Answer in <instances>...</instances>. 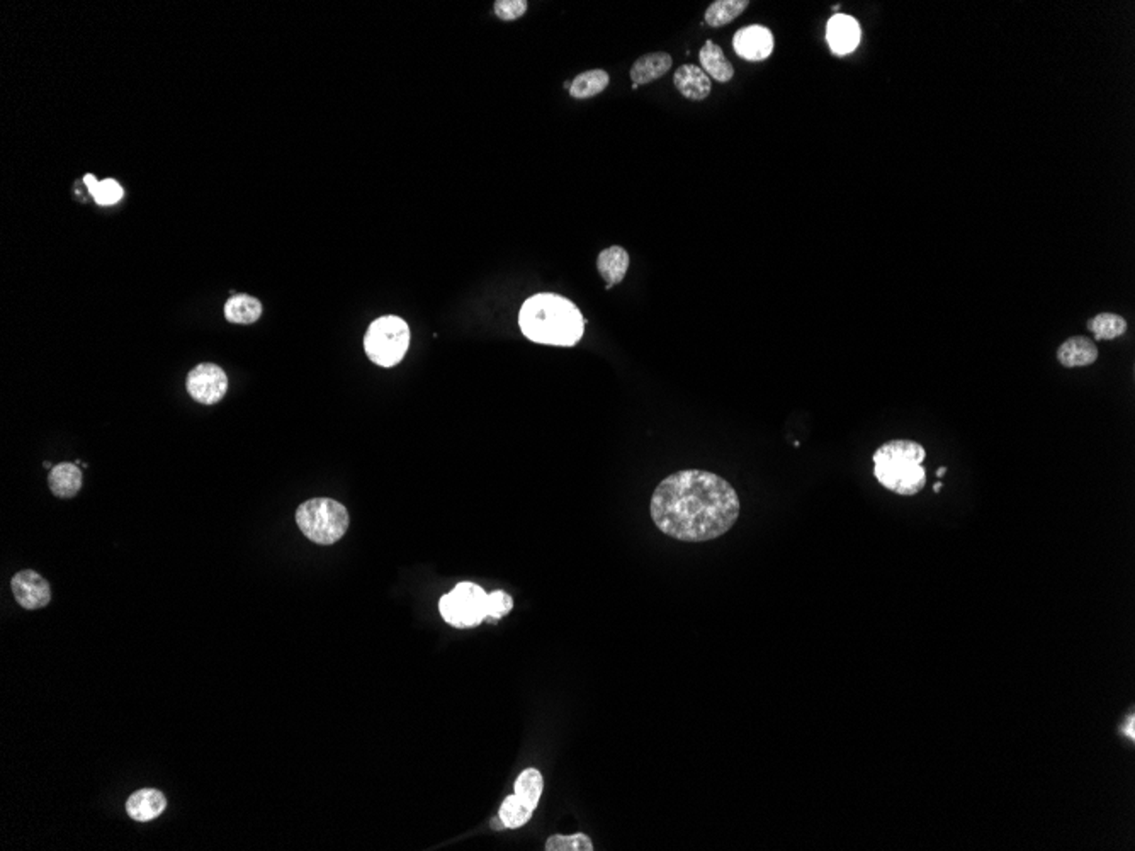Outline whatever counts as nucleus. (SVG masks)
Segmentation results:
<instances>
[{"label": "nucleus", "mask_w": 1135, "mask_h": 851, "mask_svg": "<svg viewBox=\"0 0 1135 851\" xmlns=\"http://www.w3.org/2000/svg\"><path fill=\"white\" fill-rule=\"evenodd\" d=\"M649 512L664 536L681 542H707L733 529L741 504L724 478L709 471L683 470L656 487Z\"/></svg>", "instance_id": "1"}, {"label": "nucleus", "mask_w": 1135, "mask_h": 851, "mask_svg": "<svg viewBox=\"0 0 1135 851\" xmlns=\"http://www.w3.org/2000/svg\"><path fill=\"white\" fill-rule=\"evenodd\" d=\"M519 327L534 344L575 347L583 338L585 320L577 305L563 296H530L519 313Z\"/></svg>", "instance_id": "2"}, {"label": "nucleus", "mask_w": 1135, "mask_h": 851, "mask_svg": "<svg viewBox=\"0 0 1135 851\" xmlns=\"http://www.w3.org/2000/svg\"><path fill=\"white\" fill-rule=\"evenodd\" d=\"M925 447L913 440H891L873 454L877 481L901 496H913L926 485Z\"/></svg>", "instance_id": "3"}, {"label": "nucleus", "mask_w": 1135, "mask_h": 851, "mask_svg": "<svg viewBox=\"0 0 1135 851\" xmlns=\"http://www.w3.org/2000/svg\"><path fill=\"white\" fill-rule=\"evenodd\" d=\"M296 523L303 536L320 546H332L349 529V512L332 498H313L299 505Z\"/></svg>", "instance_id": "4"}, {"label": "nucleus", "mask_w": 1135, "mask_h": 851, "mask_svg": "<svg viewBox=\"0 0 1135 851\" xmlns=\"http://www.w3.org/2000/svg\"><path fill=\"white\" fill-rule=\"evenodd\" d=\"M410 347V329L400 316H381L374 320L364 337L367 357L380 367L402 363Z\"/></svg>", "instance_id": "5"}, {"label": "nucleus", "mask_w": 1135, "mask_h": 851, "mask_svg": "<svg viewBox=\"0 0 1135 851\" xmlns=\"http://www.w3.org/2000/svg\"><path fill=\"white\" fill-rule=\"evenodd\" d=\"M488 593L476 583H459L455 590L444 595L438 602L442 619L449 626L470 629L487 621Z\"/></svg>", "instance_id": "6"}, {"label": "nucleus", "mask_w": 1135, "mask_h": 851, "mask_svg": "<svg viewBox=\"0 0 1135 851\" xmlns=\"http://www.w3.org/2000/svg\"><path fill=\"white\" fill-rule=\"evenodd\" d=\"M186 388L191 398L203 405H214L223 400L228 391L227 372L218 364L196 365L188 374Z\"/></svg>", "instance_id": "7"}, {"label": "nucleus", "mask_w": 1135, "mask_h": 851, "mask_svg": "<svg viewBox=\"0 0 1135 851\" xmlns=\"http://www.w3.org/2000/svg\"><path fill=\"white\" fill-rule=\"evenodd\" d=\"M11 588L19 605L26 610L46 607L52 602L50 583L33 570L19 572L11 580Z\"/></svg>", "instance_id": "8"}, {"label": "nucleus", "mask_w": 1135, "mask_h": 851, "mask_svg": "<svg viewBox=\"0 0 1135 851\" xmlns=\"http://www.w3.org/2000/svg\"><path fill=\"white\" fill-rule=\"evenodd\" d=\"M773 45L775 39L772 31L760 24L741 28L733 38L734 52L748 62L767 60L773 53Z\"/></svg>", "instance_id": "9"}, {"label": "nucleus", "mask_w": 1135, "mask_h": 851, "mask_svg": "<svg viewBox=\"0 0 1135 851\" xmlns=\"http://www.w3.org/2000/svg\"><path fill=\"white\" fill-rule=\"evenodd\" d=\"M860 38H862V31L856 19L847 14H835L830 19L826 28V39L831 52L835 54L843 56V54L855 52Z\"/></svg>", "instance_id": "10"}, {"label": "nucleus", "mask_w": 1135, "mask_h": 851, "mask_svg": "<svg viewBox=\"0 0 1135 851\" xmlns=\"http://www.w3.org/2000/svg\"><path fill=\"white\" fill-rule=\"evenodd\" d=\"M165 807H167V799L157 788L137 790L126 802L128 816L138 822L157 819L165 811Z\"/></svg>", "instance_id": "11"}, {"label": "nucleus", "mask_w": 1135, "mask_h": 851, "mask_svg": "<svg viewBox=\"0 0 1135 851\" xmlns=\"http://www.w3.org/2000/svg\"><path fill=\"white\" fill-rule=\"evenodd\" d=\"M675 88H679L683 97H687L689 101H704L709 97L711 94V79L704 70L692 65V63H685L680 69L675 71L673 77Z\"/></svg>", "instance_id": "12"}, {"label": "nucleus", "mask_w": 1135, "mask_h": 851, "mask_svg": "<svg viewBox=\"0 0 1135 851\" xmlns=\"http://www.w3.org/2000/svg\"><path fill=\"white\" fill-rule=\"evenodd\" d=\"M672 56L668 53L655 52L643 54L641 58H638L634 62V65L630 67V80L634 82V86H643L649 84L653 80L662 79L668 70L672 69Z\"/></svg>", "instance_id": "13"}, {"label": "nucleus", "mask_w": 1135, "mask_h": 851, "mask_svg": "<svg viewBox=\"0 0 1135 851\" xmlns=\"http://www.w3.org/2000/svg\"><path fill=\"white\" fill-rule=\"evenodd\" d=\"M1057 359L1064 367H1086L1098 359V347L1086 337H1071L1057 350Z\"/></svg>", "instance_id": "14"}, {"label": "nucleus", "mask_w": 1135, "mask_h": 851, "mask_svg": "<svg viewBox=\"0 0 1135 851\" xmlns=\"http://www.w3.org/2000/svg\"><path fill=\"white\" fill-rule=\"evenodd\" d=\"M597 269L605 280L607 289L622 282L629 269V254L622 246H609L600 252L597 259Z\"/></svg>", "instance_id": "15"}, {"label": "nucleus", "mask_w": 1135, "mask_h": 851, "mask_svg": "<svg viewBox=\"0 0 1135 851\" xmlns=\"http://www.w3.org/2000/svg\"><path fill=\"white\" fill-rule=\"evenodd\" d=\"M48 485L58 498H73L82 488V471L75 463H62L50 470Z\"/></svg>", "instance_id": "16"}, {"label": "nucleus", "mask_w": 1135, "mask_h": 851, "mask_svg": "<svg viewBox=\"0 0 1135 851\" xmlns=\"http://www.w3.org/2000/svg\"><path fill=\"white\" fill-rule=\"evenodd\" d=\"M699 58L702 70L709 75V79L713 77L717 82H730L733 79L734 69L731 62L724 56L721 46H717L716 43H713L711 39L704 43Z\"/></svg>", "instance_id": "17"}, {"label": "nucleus", "mask_w": 1135, "mask_h": 851, "mask_svg": "<svg viewBox=\"0 0 1135 851\" xmlns=\"http://www.w3.org/2000/svg\"><path fill=\"white\" fill-rule=\"evenodd\" d=\"M263 314V305L257 297L248 295H233L225 305V316L230 323L250 325Z\"/></svg>", "instance_id": "18"}, {"label": "nucleus", "mask_w": 1135, "mask_h": 851, "mask_svg": "<svg viewBox=\"0 0 1135 851\" xmlns=\"http://www.w3.org/2000/svg\"><path fill=\"white\" fill-rule=\"evenodd\" d=\"M542 788H544V779H542L541 772L536 768H527L519 775L515 782L513 796L521 800L525 807H529L530 811H536L541 800Z\"/></svg>", "instance_id": "19"}, {"label": "nucleus", "mask_w": 1135, "mask_h": 851, "mask_svg": "<svg viewBox=\"0 0 1135 851\" xmlns=\"http://www.w3.org/2000/svg\"><path fill=\"white\" fill-rule=\"evenodd\" d=\"M611 77L604 70H588L580 73L570 86V94L575 99H588L609 88Z\"/></svg>", "instance_id": "20"}, {"label": "nucleus", "mask_w": 1135, "mask_h": 851, "mask_svg": "<svg viewBox=\"0 0 1135 851\" xmlns=\"http://www.w3.org/2000/svg\"><path fill=\"white\" fill-rule=\"evenodd\" d=\"M748 5H750L748 0H716L709 5L704 19L709 26L721 28L733 22L738 16H741Z\"/></svg>", "instance_id": "21"}, {"label": "nucleus", "mask_w": 1135, "mask_h": 851, "mask_svg": "<svg viewBox=\"0 0 1135 851\" xmlns=\"http://www.w3.org/2000/svg\"><path fill=\"white\" fill-rule=\"evenodd\" d=\"M1088 329L1097 340H1114L1127 331V321L1120 314L1100 313L1089 320Z\"/></svg>", "instance_id": "22"}, {"label": "nucleus", "mask_w": 1135, "mask_h": 851, "mask_svg": "<svg viewBox=\"0 0 1135 851\" xmlns=\"http://www.w3.org/2000/svg\"><path fill=\"white\" fill-rule=\"evenodd\" d=\"M532 814H534V811H530L529 807H525L524 804L512 794V796H508L507 799L504 800V804L500 805L498 817L502 819V822L505 824V828H508V830H517V828H522V826H525V824L530 821Z\"/></svg>", "instance_id": "23"}, {"label": "nucleus", "mask_w": 1135, "mask_h": 851, "mask_svg": "<svg viewBox=\"0 0 1135 851\" xmlns=\"http://www.w3.org/2000/svg\"><path fill=\"white\" fill-rule=\"evenodd\" d=\"M546 851H594V843L587 834L577 833L564 836L555 834L546 841Z\"/></svg>", "instance_id": "24"}, {"label": "nucleus", "mask_w": 1135, "mask_h": 851, "mask_svg": "<svg viewBox=\"0 0 1135 851\" xmlns=\"http://www.w3.org/2000/svg\"><path fill=\"white\" fill-rule=\"evenodd\" d=\"M90 194L94 196V199H96V203H97V204H101V206H111V204H116V203L121 199L122 188L120 186V182H118V180H114V179H105V180H99V182H97V186L92 189Z\"/></svg>", "instance_id": "25"}, {"label": "nucleus", "mask_w": 1135, "mask_h": 851, "mask_svg": "<svg viewBox=\"0 0 1135 851\" xmlns=\"http://www.w3.org/2000/svg\"><path fill=\"white\" fill-rule=\"evenodd\" d=\"M512 608H513V598L508 593L502 590L493 591L489 593L488 602H487V621L488 622L500 621Z\"/></svg>", "instance_id": "26"}, {"label": "nucleus", "mask_w": 1135, "mask_h": 851, "mask_svg": "<svg viewBox=\"0 0 1135 851\" xmlns=\"http://www.w3.org/2000/svg\"><path fill=\"white\" fill-rule=\"evenodd\" d=\"M527 5L525 0H498L495 2V14L502 21H515L524 16Z\"/></svg>", "instance_id": "27"}, {"label": "nucleus", "mask_w": 1135, "mask_h": 851, "mask_svg": "<svg viewBox=\"0 0 1135 851\" xmlns=\"http://www.w3.org/2000/svg\"><path fill=\"white\" fill-rule=\"evenodd\" d=\"M84 182H86V186H88V191L92 192V189H94V188L97 186V182H99V180L96 179V175L88 174L86 175V177H84Z\"/></svg>", "instance_id": "28"}, {"label": "nucleus", "mask_w": 1135, "mask_h": 851, "mask_svg": "<svg viewBox=\"0 0 1135 851\" xmlns=\"http://www.w3.org/2000/svg\"><path fill=\"white\" fill-rule=\"evenodd\" d=\"M945 472H947V470H945V468H940V470L937 471V474H939V478H942Z\"/></svg>", "instance_id": "29"}, {"label": "nucleus", "mask_w": 1135, "mask_h": 851, "mask_svg": "<svg viewBox=\"0 0 1135 851\" xmlns=\"http://www.w3.org/2000/svg\"><path fill=\"white\" fill-rule=\"evenodd\" d=\"M940 489H942V483H940V481H939V483H937V485H935V491H940Z\"/></svg>", "instance_id": "30"}]
</instances>
